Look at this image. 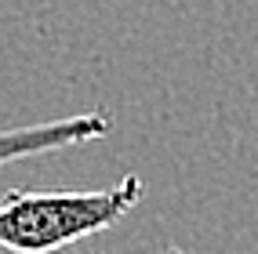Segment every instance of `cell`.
I'll return each mask as SVG.
<instances>
[{
  "mask_svg": "<svg viewBox=\"0 0 258 254\" xmlns=\"http://www.w3.org/2000/svg\"><path fill=\"white\" fill-rule=\"evenodd\" d=\"M146 196L139 175H127L109 189H62L26 193L11 189L0 200V247L15 254H55L88 236L113 229Z\"/></svg>",
  "mask_w": 258,
  "mask_h": 254,
  "instance_id": "6da1fadb",
  "label": "cell"
},
{
  "mask_svg": "<svg viewBox=\"0 0 258 254\" xmlns=\"http://www.w3.org/2000/svg\"><path fill=\"white\" fill-rule=\"evenodd\" d=\"M149 254H189V250H182V247H171V243H167V247H160V250H149Z\"/></svg>",
  "mask_w": 258,
  "mask_h": 254,
  "instance_id": "3957f363",
  "label": "cell"
},
{
  "mask_svg": "<svg viewBox=\"0 0 258 254\" xmlns=\"http://www.w3.org/2000/svg\"><path fill=\"white\" fill-rule=\"evenodd\" d=\"M109 127L113 124H109L106 113H77V116H66V120L0 131V167L19 163L26 156H44V152H55V149H70V145L106 138Z\"/></svg>",
  "mask_w": 258,
  "mask_h": 254,
  "instance_id": "7a4b0ae2",
  "label": "cell"
}]
</instances>
